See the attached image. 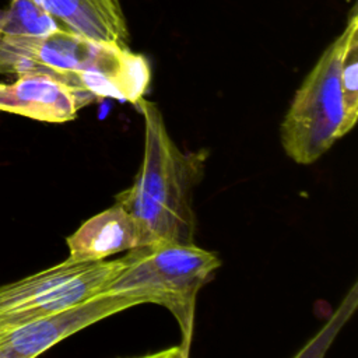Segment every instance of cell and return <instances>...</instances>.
<instances>
[{
    "label": "cell",
    "mask_w": 358,
    "mask_h": 358,
    "mask_svg": "<svg viewBox=\"0 0 358 358\" xmlns=\"http://www.w3.org/2000/svg\"><path fill=\"white\" fill-rule=\"evenodd\" d=\"M41 73L91 95L136 103L144 96L151 69L129 48L56 28L45 35L0 36V74Z\"/></svg>",
    "instance_id": "obj_1"
},
{
    "label": "cell",
    "mask_w": 358,
    "mask_h": 358,
    "mask_svg": "<svg viewBox=\"0 0 358 358\" xmlns=\"http://www.w3.org/2000/svg\"><path fill=\"white\" fill-rule=\"evenodd\" d=\"M144 152L131 186L115 196L136 221L140 245L192 243L196 232L193 190L201 180L203 155L183 152L172 140L157 103L141 96Z\"/></svg>",
    "instance_id": "obj_2"
},
{
    "label": "cell",
    "mask_w": 358,
    "mask_h": 358,
    "mask_svg": "<svg viewBox=\"0 0 358 358\" xmlns=\"http://www.w3.org/2000/svg\"><path fill=\"white\" fill-rule=\"evenodd\" d=\"M122 260L123 268L106 292L137 295L165 306L180 329V355L187 357L197 294L221 266L218 255L193 242H154L127 250Z\"/></svg>",
    "instance_id": "obj_3"
},
{
    "label": "cell",
    "mask_w": 358,
    "mask_h": 358,
    "mask_svg": "<svg viewBox=\"0 0 358 358\" xmlns=\"http://www.w3.org/2000/svg\"><path fill=\"white\" fill-rule=\"evenodd\" d=\"M345 38L344 28L324 49L295 91L280 124L281 145L296 164H313L338 138L351 131L340 85Z\"/></svg>",
    "instance_id": "obj_4"
},
{
    "label": "cell",
    "mask_w": 358,
    "mask_h": 358,
    "mask_svg": "<svg viewBox=\"0 0 358 358\" xmlns=\"http://www.w3.org/2000/svg\"><path fill=\"white\" fill-rule=\"evenodd\" d=\"M123 268V260L59 264L0 287V330L63 310L96 294L106 292Z\"/></svg>",
    "instance_id": "obj_5"
},
{
    "label": "cell",
    "mask_w": 358,
    "mask_h": 358,
    "mask_svg": "<svg viewBox=\"0 0 358 358\" xmlns=\"http://www.w3.org/2000/svg\"><path fill=\"white\" fill-rule=\"evenodd\" d=\"M147 303L137 295L101 292L63 310L0 330V358H32L69 336L129 308Z\"/></svg>",
    "instance_id": "obj_6"
},
{
    "label": "cell",
    "mask_w": 358,
    "mask_h": 358,
    "mask_svg": "<svg viewBox=\"0 0 358 358\" xmlns=\"http://www.w3.org/2000/svg\"><path fill=\"white\" fill-rule=\"evenodd\" d=\"M92 102L91 95L48 74H20L14 83H0V110L39 122L74 120L77 112Z\"/></svg>",
    "instance_id": "obj_7"
},
{
    "label": "cell",
    "mask_w": 358,
    "mask_h": 358,
    "mask_svg": "<svg viewBox=\"0 0 358 358\" xmlns=\"http://www.w3.org/2000/svg\"><path fill=\"white\" fill-rule=\"evenodd\" d=\"M66 243L71 260L98 262L138 246L140 235L133 217L115 203L81 224Z\"/></svg>",
    "instance_id": "obj_8"
},
{
    "label": "cell",
    "mask_w": 358,
    "mask_h": 358,
    "mask_svg": "<svg viewBox=\"0 0 358 358\" xmlns=\"http://www.w3.org/2000/svg\"><path fill=\"white\" fill-rule=\"evenodd\" d=\"M67 29L127 48L129 28L119 0H32Z\"/></svg>",
    "instance_id": "obj_9"
},
{
    "label": "cell",
    "mask_w": 358,
    "mask_h": 358,
    "mask_svg": "<svg viewBox=\"0 0 358 358\" xmlns=\"http://www.w3.org/2000/svg\"><path fill=\"white\" fill-rule=\"evenodd\" d=\"M56 28V20L32 0H11L0 11V36L45 35Z\"/></svg>",
    "instance_id": "obj_10"
},
{
    "label": "cell",
    "mask_w": 358,
    "mask_h": 358,
    "mask_svg": "<svg viewBox=\"0 0 358 358\" xmlns=\"http://www.w3.org/2000/svg\"><path fill=\"white\" fill-rule=\"evenodd\" d=\"M347 38L341 55L340 85L348 126L352 129L358 117V15L352 8L345 25Z\"/></svg>",
    "instance_id": "obj_11"
},
{
    "label": "cell",
    "mask_w": 358,
    "mask_h": 358,
    "mask_svg": "<svg viewBox=\"0 0 358 358\" xmlns=\"http://www.w3.org/2000/svg\"><path fill=\"white\" fill-rule=\"evenodd\" d=\"M357 282H354L350 292L341 301L340 306L333 313V316L327 320L322 330L301 351L295 354V357H322L326 352V350L330 347L340 329L347 323L350 316L354 313L357 308Z\"/></svg>",
    "instance_id": "obj_12"
}]
</instances>
